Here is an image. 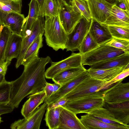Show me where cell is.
<instances>
[{
    "label": "cell",
    "instance_id": "6da1fadb",
    "mask_svg": "<svg viewBox=\"0 0 129 129\" xmlns=\"http://www.w3.org/2000/svg\"><path fill=\"white\" fill-rule=\"evenodd\" d=\"M51 61L49 56L38 57L24 66L21 76L11 81V89L9 103L14 108L18 107L26 96L43 89L47 81L45 68Z\"/></svg>",
    "mask_w": 129,
    "mask_h": 129
},
{
    "label": "cell",
    "instance_id": "7a4b0ae2",
    "mask_svg": "<svg viewBox=\"0 0 129 129\" xmlns=\"http://www.w3.org/2000/svg\"><path fill=\"white\" fill-rule=\"evenodd\" d=\"M45 17L44 33L47 45L55 51L64 50L68 35L61 25L58 16Z\"/></svg>",
    "mask_w": 129,
    "mask_h": 129
},
{
    "label": "cell",
    "instance_id": "3957f363",
    "mask_svg": "<svg viewBox=\"0 0 129 129\" xmlns=\"http://www.w3.org/2000/svg\"><path fill=\"white\" fill-rule=\"evenodd\" d=\"M104 90L69 101L62 107L76 115L103 107Z\"/></svg>",
    "mask_w": 129,
    "mask_h": 129
},
{
    "label": "cell",
    "instance_id": "277c9868",
    "mask_svg": "<svg viewBox=\"0 0 129 129\" xmlns=\"http://www.w3.org/2000/svg\"><path fill=\"white\" fill-rule=\"evenodd\" d=\"M126 52L123 50L110 46L106 42L96 48L82 54L83 65L89 66L95 63L118 56Z\"/></svg>",
    "mask_w": 129,
    "mask_h": 129
},
{
    "label": "cell",
    "instance_id": "5b68a950",
    "mask_svg": "<svg viewBox=\"0 0 129 129\" xmlns=\"http://www.w3.org/2000/svg\"><path fill=\"white\" fill-rule=\"evenodd\" d=\"M107 82L98 80L89 77L64 97L69 101L94 93L103 90L105 84Z\"/></svg>",
    "mask_w": 129,
    "mask_h": 129
},
{
    "label": "cell",
    "instance_id": "8992f818",
    "mask_svg": "<svg viewBox=\"0 0 129 129\" xmlns=\"http://www.w3.org/2000/svg\"><path fill=\"white\" fill-rule=\"evenodd\" d=\"M82 54L73 53L67 58L57 62H50L51 66L45 71V78L52 79L58 74L66 70L83 66Z\"/></svg>",
    "mask_w": 129,
    "mask_h": 129
},
{
    "label": "cell",
    "instance_id": "52a82bcc",
    "mask_svg": "<svg viewBox=\"0 0 129 129\" xmlns=\"http://www.w3.org/2000/svg\"><path fill=\"white\" fill-rule=\"evenodd\" d=\"M92 22L82 16L71 32L68 35L66 45L67 51L78 50L83 40L89 31Z\"/></svg>",
    "mask_w": 129,
    "mask_h": 129
},
{
    "label": "cell",
    "instance_id": "ba28073f",
    "mask_svg": "<svg viewBox=\"0 0 129 129\" xmlns=\"http://www.w3.org/2000/svg\"><path fill=\"white\" fill-rule=\"evenodd\" d=\"M121 80L104 90V101L111 104L129 101V83H122Z\"/></svg>",
    "mask_w": 129,
    "mask_h": 129
},
{
    "label": "cell",
    "instance_id": "9c48e42d",
    "mask_svg": "<svg viewBox=\"0 0 129 129\" xmlns=\"http://www.w3.org/2000/svg\"><path fill=\"white\" fill-rule=\"evenodd\" d=\"M48 104L45 102L37 108L27 118L19 119L12 123V129H39Z\"/></svg>",
    "mask_w": 129,
    "mask_h": 129
},
{
    "label": "cell",
    "instance_id": "30bf717a",
    "mask_svg": "<svg viewBox=\"0 0 129 129\" xmlns=\"http://www.w3.org/2000/svg\"><path fill=\"white\" fill-rule=\"evenodd\" d=\"M44 17L40 16L34 23L29 33L23 37L20 52L16 63V68L21 65L24 56L29 46L39 35L44 33Z\"/></svg>",
    "mask_w": 129,
    "mask_h": 129
},
{
    "label": "cell",
    "instance_id": "8fae6325",
    "mask_svg": "<svg viewBox=\"0 0 129 129\" xmlns=\"http://www.w3.org/2000/svg\"><path fill=\"white\" fill-rule=\"evenodd\" d=\"M82 16L74 10L71 5L62 3L59 6V18L61 25L68 35L71 32Z\"/></svg>",
    "mask_w": 129,
    "mask_h": 129
},
{
    "label": "cell",
    "instance_id": "7c38bea8",
    "mask_svg": "<svg viewBox=\"0 0 129 129\" xmlns=\"http://www.w3.org/2000/svg\"><path fill=\"white\" fill-rule=\"evenodd\" d=\"M27 17L21 13H7L0 10V24L6 26L12 33L21 35Z\"/></svg>",
    "mask_w": 129,
    "mask_h": 129
},
{
    "label": "cell",
    "instance_id": "4fadbf2b",
    "mask_svg": "<svg viewBox=\"0 0 129 129\" xmlns=\"http://www.w3.org/2000/svg\"><path fill=\"white\" fill-rule=\"evenodd\" d=\"M92 19L100 24L104 23L110 16L113 6L103 0H87Z\"/></svg>",
    "mask_w": 129,
    "mask_h": 129
},
{
    "label": "cell",
    "instance_id": "5bb4252c",
    "mask_svg": "<svg viewBox=\"0 0 129 129\" xmlns=\"http://www.w3.org/2000/svg\"><path fill=\"white\" fill-rule=\"evenodd\" d=\"M89 77L86 70L75 78L61 85L57 91L49 98L45 99L44 102L48 104L64 97Z\"/></svg>",
    "mask_w": 129,
    "mask_h": 129
},
{
    "label": "cell",
    "instance_id": "9a60e30c",
    "mask_svg": "<svg viewBox=\"0 0 129 129\" xmlns=\"http://www.w3.org/2000/svg\"><path fill=\"white\" fill-rule=\"evenodd\" d=\"M63 107L60 115L58 129H86L76 114Z\"/></svg>",
    "mask_w": 129,
    "mask_h": 129
},
{
    "label": "cell",
    "instance_id": "2e32d148",
    "mask_svg": "<svg viewBox=\"0 0 129 129\" xmlns=\"http://www.w3.org/2000/svg\"><path fill=\"white\" fill-rule=\"evenodd\" d=\"M118 121L127 125L129 123V101L113 104L104 101L103 107Z\"/></svg>",
    "mask_w": 129,
    "mask_h": 129
},
{
    "label": "cell",
    "instance_id": "e0dca14e",
    "mask_svg": "<svg viewBox=\"0 0 129 129\" xmlns=\"http://www.w3.org/2000/svg\"><path fill=\"white\" fill-rule=\"evenodd\" d=\"M89 32L99 45L105 43L113 38L108 26L105 23L100 24L92 19Z\"/></svg>",
    "mask_w": 129,
    "mask_h": 129
},
{
    "label": "cell",
    "instance_id": "ac0fdd59",
    "mask_svg": "<svg viewBox=\"0 0 129 129\" xmlns=\"http://www.w3.org/2000/svg\"><path fill=\"white\" fill-rule=\"evenodd\" d=\"M80 119L86 129H129L128 125H115L104 122L88 114L81 116Z\"/></svg>",
    "mask_w": 129,
    "mask_h": 129
},
{
    "label": "cell",
    "instance_id": "d6986e66",
    "mask_svg": "<svg viewBox=\"0 0 129 129\" xmlns=\"http://www.w3.org/2000/svg\"><path fill=\"white\" fill-rule=\"evenodd\" d=\"M105 23L108 25L129 27V13L114 4L110 15Z\"/></svg>",
    "mask_w": 129,
    "mask_h": 129
},
{
    "label": "cell",
    "instance_id": "ffe728a7",
    "mask_svg": "<svg viewBox=\"0 0 129 129\" xmlns=\"http://www.w3.org/2000/svg\"><path fill=\"white\" fill-rule=\"evenodd\" d=\"M29 99L23 105L21 113L24 118H27L39 105L43 103L46 98L44 91L42 90L28 96Z\"/></svg>",
    "mask_w": 129,
    "mask_h": 129
},
{
    "label": "cell",
    "instance_id": "44dd1931",
    "mask_svg": "<svg viewBox=\"0 0 129 129\" xmlns=\"http://www.w3.org/2000/svg\"><path fill=\"white\" fill-rule=\"evenodd\" d=\"M129 63V52L100 62L90 66L94 69H105L126 66Z\"/></svg>",
    "mask_w": 129,
    "mask_h": 129
},
{
    "label": "cell",
    "instance_id": "7402d4cb",
    "mask_svg": "<svg viewBox=\"0 0 129 129\" xmlns=\"http://www.w3.org/2000/svg\"><path fill=\"white\" fill-rule=\"evenodd\" d=\"M126 66L105 69H94L90 68L86 71L90 77L103 81H109L125 69Z\"/></svg>",
    "mask_w": 129,
    "mask_h": 129
},
{
    "label": "cell",
    "instance_id": "603a6c76",
    "mask_svg": "<svg viewBox=\"0 0 129 129\" xmlns=\"http://www.w3.org/2000/svg\"><path fill=\"white\" fill-rule=\"evenodd\" d=\"M23 37L12 33L8 40L5 52L6 61H11L14 58H17L20 53Z\"/></svg>",
    "mask_w": 129,
    "mask_h": 129
},
{
    "label": "cell",
    "instance_id": "cb8c5ba5",
    "mask_svg": "<svg viewBox=\"0 0 129 129\" xmlns=\"http://www.w3.org/2000/svg\"><path fill=\"white\" fill-rule=\"evenodd\" d=\"M28 5V14L21 35L22 37L29 33L34 23L40 16L39 7L36 0H31Z\"/></svg>",
    "mask_w": 129,
    "mask_h": 129
},
{
    "label": "cell",
    "instance_id": "d4e9b609",
    "mask_svg": "<svg viewBox=\"0 0 129 129\" xmlns=\"http://www.w3.org/2000/svg\"><path fill=\"white\" fill-rule=\"evenodd\" d=\"M85 113L91 115L95 118L107 124L115 125L124 124L116 119L107 109L103 107L92 110Z\"/></svg>",
    "mask_w": 129,
    "mask_h": 129
},
{
    "label": "cell",
    "instance_id": "484cf974",
    "mask_svg": "<svg viewBox=\"0 0 129 129\" xmlns=\"http://www.w3.org/2000/svg\"><path fill=\"white\" fill-rule=\"evenodd\" d=\"M43 34H40L34 40L28 48L23 58L21 65L25 66L35 58L38 57L40 49L43 46Z\"/></svg>",
    "mask_w": 129,
    "mask_h": 129
},
{
    "label": "cell",
    "instance_id": "4316f807",
    "mask_svg": "<svg viewBox=\"0 0 129 129\" xmlns=\"http://www.w3.org/2000/svg\"><path fill=\"white\" fill-rule=\"evenodd\" d=\"M86 70L83 66L68 69L61 72L52 79L54 83L61 85L75 78Z\"/></svg>",
    "mask_w": 129,
    "mask_h": 129
},
{
    "label": "cell",
    "instance_id": "83f0119b",
    "mask_svg": "<svg viewBox=\"0 0 129 129\" xmlns=\"http://www.w3.org/2000/svg\"><path fill=\"white\" fill-rule=\"evenodd\" d=\"M63 107L60 106L50 110L46 109L44 120L49 129H58L60 113Z\"/></svg>",
    "mask_w": 129,
    "mask_h": 129
},
{
    "label": "cell",
    "instance_id": "f1b7e54d",
    "mask_svg": "<svg viewBox=\"0 0 129 129\" xmlns=\"http://www.w3.org/2000/svg\"><path fill=\"white\" fill-rule=\"evenodd\" d=\"M59 7L57 0H45L40 16L52 17L58 16Z\"/></svg>",
    "mask_w": 129,
    "mask_h": 129
},
{
    "label": "cell",
    "instance_id": "f546056e",
    "mask_svg": "<svg viewBox=\"0 0 129 129\" xmlns=\"http://www.w3.org/2000/svg\"><path fill=\"white\" fill-rule=\"evenodd\" d=\"M12 33L6 26L0 27V63L5 61V52L9 38Z\"/></svg>",
    "mask_w": 129,
    "mask_h": 129
},
{
    "label": "cell",
    "instance_id": "4dcf8cb0",
    "mask_svg": "<svg viewBox=\"0 0 129 129\" xmlns=\"http://www.w3.org/2000/svg\"><path fill=\"white\" fill-rule=\"evenodd\" d=\"M71 6L76 12L84 17L88 20H91L88 3L85 0H73Z\"/></svg>",
    "mask_w": 129,
    "mask_h": 129
},
{
    "label": "cell",
    "instance_id": "1f68e13d",
    "mask_svg": "<svg viewBox=\"0 0 129 129\" xmlns=\"http://www.w3.org/2000/svg\"><path fill=\"white\" fill-rule=\"evenodd\" d=\"M99 45L89 32L83 40L78 50L80 53L83 54L91 51Z\"/></svg>",
    "mask_w": 129,
    "mask_h": 129
},
{
    "label": "cell",
    "instance_id": "d6a6232c",
    "mask_svg": "<svg viewBox=\"0 0 129 129\" xmlns=\"http://www.w3.org/2000/svg\"><path fill=\"white\" fill-rule=\"evenodd\" d=\"M22 7V0L11 2H0V10L6 12L21 14Z\"/></svg>",
    "mask_w": 129,
    "mask_h": 129
},
{
    "label": "cell",
    "instance_id": "836d02e7",
    "mask_svg": "<svg viewBox=\"0 0 129 129\" xmlns=\"http://www.w3.org/2000/svg\"><path fill=\"white\" fill-rule=\"evenodd\" d=\"M110 32L113 38L129 40V27L108 25Z\"/></svg>",
    "mask_w": 129,
    "mask_h": 129
},
{
    "label": "cell",
    "instance_id": "e575fe53",
    "mask_svg": "<svg viewBox=\"0 0 129 129\" xmlns=\"http://www.w3.org/2000/svg\"><path fill=\"white\" fill-rule=\"evenodd\" d=\"M11 86V82L6 80L0 83V104L9 103Z\"/></svg>",
    "mask_w": 129,
    "mask_h": 129
},
{
    "label": "cell",
    "instance_id": "d590c367",
    "mask_svg": "<svg viewBox=\"0 0 129 129\" xmlns=\"http://www.w3.org/2000/svg\"><path fill=\"white\" fill-rule=\"evenodd\" d=\"M106 43L110 46L122 49L125 52H129V40L113 38Z\"/></svg>",
    "mask_w": 129,
    "mask_h": 129
},
{
    "label": "cell",
    "instance_id": "8d00e7d4",
    "mask_svg": "<svg viewBox=\"0 0 129 129\" xmlns=\"http://www.w3.org/2000/svg\"><path fill=\"white\" fill-rule=\"evenodd\" d=\"M129 75V69L124 70L111 80L107 82L105 84L103 90H105L111 87L113 85L118 81L123 80L124 78L128 76Z\"/></svg>",
    "mask_w": 129,
    "mask_h": 129
},
{
    "label": "cell",
    "instance_id": "74e56055",
    "mask_svg": "<svg viewBox=\"0 0 129 129\" xmlns=\"http://www.w3.org/2000/svg\"><path fill=\"white\" fill-rule=\"evenodd\" d=\"M61 86V85L55 83L54 84H51L47 82L43 89L45 93V100L49 98L56 92Z\"/></svg>",
    "mask_w": 129,
    "mask_h": 129
},
{
    "label": "cell",
    "instance_id": "f35d334b",
    "mask_svg": "<svg viewBox=\"0 0 129 129\" xmlns=\"http://www.w3.org/2000/svg\"><path fill=\"white\" fill-rule=\"evenodd\" d=\"M68 102L64 97H63L56 101L48 104L47 109H51L60 106L63 107Z\"/></svg>",
    "mask_w": 129,
    "mask_h": 129
},
{
    "label": "cell",
    "instance_id": "ab89813d",
    "mask_svg": "<svg viewBox=\"0 0 129 129\" xmlns=\"http://www.w3.org/2000/svg\"><path fill=\"white\" fill-rule=\"evenodd\" d=\"M114 5L129 13V0H115Z\"/></svg>",
    "mask_w": 129,
    "mask_h": 129
},
{
    "label": "cell",
    "instance_id": "60d3db41",
    "mask_svg": "<svg viewBox=\"0 0 129 129\" xmlns=\"http://www.w3.org/2000/svg\"><path fill=\"white\" fill-rule=\"evenodd\" d=\"M14 108L9 103L0 104V115L10 113Z\"/></svg>",
    "mask_w": 129,
    "mask_h": 129
},
{
    "label": "cell",
    "instance_id": "b9f144b4",
    "mask_svg": "<svg viewBox=\"0 0 129 129\" xmlns=\"http://www.w3.org/2000/svg\"><path fill=\"white\" fill-rule=\"evenodd\" d=\"M11 61H5L4 62L0 63V74L5 75L8 66L10 64Z\"/></svg>",
    "mask_w": 129,
    "mask_h": 129
},
{
    "label": "cell",
    "instance_id": "7bdbcfd3",
    "mask_svg": "<svg viewBox=\"0 0 129 129\" xmlns=\"http://www.w3.org/2000/svg\"><path fill=\"white\" fill-rule=\"evenodd\" d=\"M58 4L59 7L62 3L67 4L69 5H71L73 0H57Z\"/></svg>",
    "mask_w": 129,
    "mask_h": 129
},
{
    "label": "cell",
    "instance_id": "ee69618b",
    "mask_svg": "<svg viewBox=\"0 0 129 129\" xmlns=\"http://www.w3.org/2000/svg\"><path fill=\"white\" fill-rule=\"evenodd\" d=\"M40 8V14L42 10L43 5L45 0H36Z\"/></svg>",
    "mask_w": 129,
    "mask_h": 129
},
{
    "label": "cell",
    "instance_id": "f6af8a7d",
    "mask_svg": "<svg viewBox=\"0 0 129 129\" xmlns=\"http://www.w3.org/2000/svg\"><path fill=\"white\" fill-rule=\"evenodd\" d=\"M6 80L5 79V75L0 74V83Z\"/></svg>",
    "mask_w": 129,
    "mask_h": 129
},
{
    "label": "cell",
    "instance_id": "bcb514c9",
    "mask_svg": "<svg viewBox=\"0 0 129 129\" xmlns=\"http://www.w3.org/2000/svg\"><path fill=\"white\" fill-rule=\"evenodd\" d=\"M110 4H114L115 0H103Z\"/></svg>",
    "mask_w": 129,
    "mask_h": 129
},
{
    "label": "cell",
    "instance_id": "7dc6e473",
    "mask_svg": "<svg viewBox=\"0 0 129 129\" xmlns=\"http://www.w3.org/2000/svg\"><path fill=\"white\" fill-rule=\"evenodd\" d=\"M12 1L10 0H0V2H11Z\"/></svg>",
    "mask_w": 129,
    "mask_h": 129
},
{
    "label": "cell",
    "instance_id": "c3c4849f",
    "mask_svg": "<svg viewBox=\"0 0 129 129\" xmlns=\"http://www.w3.org/2000/svg\"><path fill=\"white\" fill-rule=\"evenodd\" d=\"M1 121V115H0V123Z\"/></svg>",
    "mask_w": 129,
    "mask_h": 129
},
{
    "label": "cell",
    "instance_id": "681fc988",
    "mask_svg": "<svg viewBox=\"0 0 129 129\" xmlns=\"http://www.w3.org/2000/svg\"><path fill=\"white\" fill-rule=\"evenodd\" d=\"M12 1H18V0H10Z\"/></svg>",
    "mask_w": 129,
    "mask_h": 129
},
{
    "label": "cell",
    "instance_id": "f907efd6",
    "mask_svg": "<svg viewBox=\"0 0 129 129\" xmlns=\"http://www.w3.org/2000/svg\"><path fill=\"white\" fill-rule=\"evenodd\" d=\"M0 26H1V24H0Z\"/></svg>",
    "mask_w": 129,
    "mask_h": 129
},
{
    "label": "cell",
    "instance_id": "816d5d0a",
    "mask_svg": "<svg viewBox=\"0 0 129 129\" xmlns=\"http://www.w3.org/2000/svg\"><path fill=\"white\" fill-rule=\"evenodd\" d=\"M86 0V1H87V0Z\"/></svg>",
    "mask_w": 129,
    "mask_h": 129
}]
</instances>
